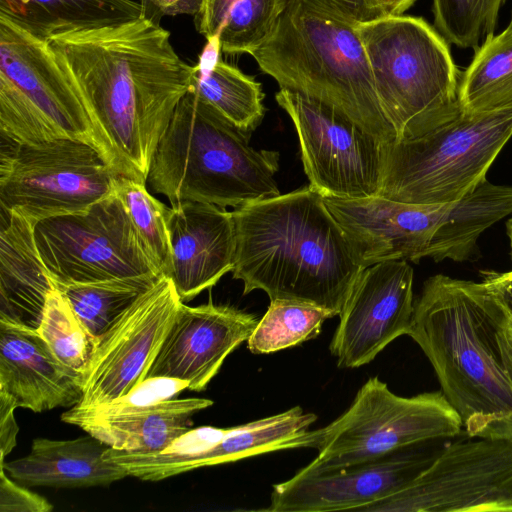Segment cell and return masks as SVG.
<instances>
[{
	"label": "cell",
	"instance_id": "obj_20",
	"mask_svg": "<svg viewBox=\"0 0 512 512\" xmlns=\"http://www.w3.org/2000/svg\"><path fill=\"white\" fill-rule=\"evenodd\" d=\"M171 278L183 303L215 286L232 271L235 232L232 212L214 204L183 201L168 213Z\"/></svg>",
	"mask_w": 512,
	"mask_h": 512
},
{
	"label": "cell",
	"instance_id": "obj_39",
	"mask_svg": "<svg viewBox=\"0 0 512 512\" xmlns=\"http://www.w3.org/2000/svg\"><path fill=\"white\" fill-rule=\"evenodd\" d=\"M360 22L383 17L373 0H331Z\"/></svg>",
	"mask_w": 512,
	"mask_h": 512
},
{
	"label": "cell",
	"instance_id": "obj_30",
	"mask_svg": "<svg viewBox=\"0 0 512 512\" xmlns=\"http://www.w3.org/2000/svg\"><path fill=\"white\" fill-rule=\"evenodd\" d=\"M335 315L324 308L289 300H273L247 340L253 354H270L316 338L322 324Z\"/></svg>",
	"mask_w": 512,
	"mask_h": 512
},
{
	"label": "cell",
	"instance_id": "obj_24",
	"mask_svg": "<svg viewBox=\"0 0 512 512\" xmlns=\"http://www.w3.org/2000/svg\"><path fill=\"white\" fill-rule=\"evenodd\" d=\"M108 447L91 435L72 440L37 438L26 456L0 464L26 487L105 486L128 476L120 465L105 459Z\"/></svg>",
	"mask_w": 512,
	"mask_h": 512
},
{
	"label": "cell",
	"instance_id": "obj_43",
	"mask_svg": "<svg viewBox=\"0 0 512 512\" xmlns=\"http://www.w3.org/2000/svg\"><path fill=\"white\" fill-rule=\"evenodd\" d=\"M508 26H511L512 27V13H511V19H510V22H509V25Z\"/></svg>",
	"mask_w": 512,
	"mask_h": 512
},
{
	"label": "cell",
	"instance_id": "obj_31",
	"mask_svg": "<svg viewBox=\"0 0 512 512\" xmlns=\"http://www.w3.org/2000/svg\"><path fill=\"white\" fill-rule=\"evenodd\" d=\"M114 192L125 207L133 227L150 261L160 276L169 277L172 251L168 228L170 207L155 198L146 186L118 176Z\"/></svg>",
	"mask_w": 512,
	"mask_h": 512
},
{
	"label": "cell",
	"instance_id": "obj_33",
	"mask_svg": "<svg viewBox=\"0 0 512 512\" xmlns=\"http://www.w3.org/2000/svg\"><path fill=\"white\" fill-rule=\"evenodd\" d=\"M506 0H433L434 27L448 43L474 51L494 34Z\"/></svg>",
	"mask_w": 512,
	"mask_h": 512
},
{
	"label": "cell",
	"instance_id": "obj_29",
	"mask_svg": "<svg viewBox=\"0 0 512 512\" xmlns=\"http://www.w3.org/2000/svg\"><path fill=\"white\" fill-rule=\"evenodd\" d=\"M193 67L191 88L228 121L251 134L265 112L261 84L222 60L208 71Z\"/></svg>",
	"mask_w": 512,
	"mask_h": 512
},
{
	"label": "cell",
	"instance_id": "obj_21",
	"mask_svg": "<svg viewBox=\"0 0 512 512\" xmlns=\"http://www.w3.org/2000/svg\"><path fill=\"white\" fill-rule=\"evenodd\" d=\"M213 405L206 398L131 404L116 399L95 407L73 406L61 419L107 446L130 453L163 451L191 430L192 416Z\"/></svg>",
	"mask_w": 512,
	"mask_h": 512
},
{
	"label": "cell",
	"instance_id": "obj_1",
	"mask_svg": "<svg viewBox=\"0 0 512 512\" xmlns=\"http://www.w3.org/2000/svg\"><path fill=\"white\" fill-rule=\"evenodd\" d=\"M170 37L140 17L48 40L86 107L103 158L117 175L143 183L192 84L194 67L179 57Z\"/></svg>",
	"mask_w": 512,
	"mask_h": 512
},
{
	"label": "cell",
	"instance_id": "obj_14",
	"mask_svg": "<svg viewBox=\"0 0 512 512\" xmlns=\"http://www.w3.org/2000/svg\"><path fill=\"white\" fill-rule=\"evenodd\" d=\"M317 420L299 406L242 425L190 430L163 451L130 453L109 447L105 458L144 481H159L197 468L264 453L314 448L319 432L309 430Z\"/></svg>",
	"mask_w": 512,
	"mask_h": 512
},
{
	"label": "cell",
	"instance_id": "obj_4",
	"mask_svg": "<svg viewBox=\"0 0 512 512\" xmlns=\"http://www.w3.org/2000/svg\"><path fill=\"white\" fill-rule=\"evenodd\" d=\"M359 24L331 0H287L270 35L249 55L280 88L390 141L395 133L378 102Z\"/></svg>",
	"mask_w": 512,
	"mask_h": 512
},
{
	"label": "cell",
	"instance_id": "obj_44",
	"mask_svg": "<svg viewBox=\"0 0 512 512\" xmlns=\"http://www.w3.org/2000/svg\"><path fill=\"white\" fill-rule=\"evenodd\" d=\"M510 316H511V322H512V313L510 312Z\"/></svg>",
	"mask_w": 512,
	"mask_h": 512
},
{
	"label": "cell",
	"instance_id": "obj_10",
	"mask_svg": "<svg viewBox=\"0 0 512 512\" xmlns=\"http://www.w3.org/2000/svg\"><path fill=\"white\" fill-rule=\"evenodd\" d=\"M462 429L459 414L442 391L402 397L371 377L341 416L318 429V455L303 468H342L414 444L455 437Z\"/></svg>",
	"mask_w": 512,
	"mask_h": 512
},
{
	"label": "cell",
	"instance_id": "obj_3",
	"mask_svg": "<svg viewBox=\"0 0 512 512\" xmlns=\"http://www.w3.org/2000/svg\"><path fill=\"white\" fill-rule=\"evenodd\" d=\"M503 300L483 281L436 274L414 303L409 335L431 363L466 436L512 417V376L497 341Z\"/></svg>",
	"mask_w": 512,
	"mask_h": 512
},
{
	"label": "cell",
	"instance_id": "obj_42",
	"mask_svg": "<svg viewBox=\"0 0 512 512\" xmlns=\"http://www.w3.org/2000/svg\"><path fill=\"white\" fill-rule=\"evenodd\" d=\"M506 235L509 242V254L512 262V216L506 221Z\"/></svg>",
	"mask_w": 512,
	"mask_h": 512
},
{
	"label": "cell",
	"instance_id": "obj_38",
	"mask_svg": "<svg viewBox=\"0 0 512 512\" xmlns=\"http://www.w3.org/2000/svg\"><path fill=\"white\" fill-rule=\"evenodd\" d=\"M497 341L504 366L512 376V322L510 310L505 303L498 321Z\"/></svg>",
	"mask_w": 512,
	"mask_h": 512
},
{
	"label": "cell",
	"instance_id": "obj_2",
	"mask_svg": "<svg viewBox=\"0 0 512 512\" xmlns=\"http://www.w3.org/2000/svg\"><path fill=\"white\" fill-rule=\"evenodd\" d=\"M231 212V272L244 295L259 289L339 316L364 268L321 194L308 185Z\"/></svg>",
	"mask_w": 512,
	"mask_h": 512
},
{
	"label": "cell",
	"instance_id": "obj_15",
	"mask_svg": "<svg viewBox=\"0 0 512 512\" xmlns=\"http://www.w3.org/2000/svg\"><path fill=\"white\" fill-rule=\"evenodd\" d=\"M512 477V443L468 437L443 447L417 477L361 512H486Z\"/></svg>",
	"mask_w": 512,
	"mask_h": 512
},
{
	"label": "cell",
	"instance_id": "obj_23",
	"mask_svg": "<svg viewBox=\"0 0 512 512\" xmlns=\"http://www.w3.org/2000/svg\"><path fill=\"white\" fill-rule=\"evenodd\" d=\"M0 322L36 330L50 291L55 287L38 251L35 224L1 210Z\"/></svg>",
	"mask_w": 512,
	"mask_h": 512
},
{
	"label": "cell",
	"instance_id": "obj_11",
	"mask_svg": "<svg viewBox=\"0 0 512 512\" xmlns=\"http://www.w3.org/2000/svg\"><path fill=\"white\" fill-rule=\"evenodd\" d=\"M6 141L7 147L2 144L0 156L3 211L18 213L36 224L56 216L83 213L114 193L119 175L96 148L85 142Z\"/></svg>",
	"mask_w": 512,
	"mask_h": 512
},
{
	"label": "cell",
	"instance_id": "obj_9",
	"mask_svg": "<svg viewBox=\"0 0 512 512\" xmlns=\"http://www.w3.org/2000/svg\"><path fill=\"white\" fill-rule=\"evenodd\" d=\"M0 130L19 144L71 139L101 153L86 107L48 41L2 16Z\"/></svg>",
	"mask_w": 512,
	"mask_h": 512
},
{
	"label": "cell",
	"instance_id": "obj_22",
	"mask_svg": "<svg viewBox=\"0 0 512 512\" xmlns=\"http://www.w3.org/2000/svg\"><path fill=\"white\" fill-rule=\"evenodd\" d=\"M84 381L35 330L0 322V400L34 412L73 407Z\"/></svg>",
	"mask_w": 512,
	"mask_h": 512
},
{
	"label": "cell",
	"instance_id": "obj_40",
	"mask_svg": "<svg viewBox=\"0 0 512 512\" xmlns=\"http://www.w3.org/2000/svg\"><path fill=\"white\" fill-rule=\"evenodd\" d=\"M198 62L194 65L198 71H208L214 68L221 61L220 54L222 52L221 42L218 36L206 38Z\"/></svg>",
	"mask_w": 512,
	"mask_h": 512
},
{
	"label": "cell",
	"instance_id": "obj_6",
	"mask_svg": "<svg viewBox=\"0 0 512 512\" xmlns=\"http://www.w3.org/2000/svg\"><path fill=\"white\" fill-rule=\"evenodd\" d=\"M381 110L396 140L422 136L458 117L462 72L446 39L421 17L360 22Z\"/></svg>",
	"mask_w": 512,
	"mask_h": 512
},
{
	"label": "cell",
	"instance_id": "obj_5",
	"mask_svg": "<svg viewBox=\"0 0 512 512\" xmlns=\"http://www.w3.org/2000/svg\"><path fill=\"white\" fill-rule=\"evenodd\" d=\"M250 136L190 88L156 147L146 186L171 205L236 208L277 196L279 153L254 149Z\"/></svg>",
	"mask_w": 512,
	"mask_h": 512
},
{
	"label": "cell",
	"instance_id": "obj_34",
	"mask_svg": "<svg viewBox=\"0 0 512 512\" xmlns=\"http://www.w3.org/2000/svg\"><path fill=\"white\" fill-rule=\"evenodd\" d=\"M11 480L0 469V510L1 512H49L53 506L43 497Z\"/></svg>",
	"mask_w": 512,
	"mask_h": 512
},
{
	"label": "cell",
	"instance_id": "obj_16",
	"mask_svg": "<svg viewBox=\"0 0 512 512\" xmlns=\"http://www.w3.org/2000/svg\"><path fill=\"white\" fill-rule=\"evenodd\" d=\"M182 303L171 278L160 276L99 340L77 406L110 403L144 382Z\"/></svg>",
	"mask_w": 512,
	"mask_h": 512
},
{
	"label": "cell",
	"instance_id": "obj_18",
	"mask_svg": "<svg viewBox=\"0 0 512 512\" xmlns=\"http://www.w3.org/2000/svg\"><path fill=\"white\" fill-rule=\"evenodd\" d=\"M413 279L407 260L380 262L361 271L329 345L339 367L365 365L396 338L409 335Z\"/></svg>",
	"mask_w": 512,
	"mask_h": 512
},
{
	"label": "cell",
	"instance_id": "obj_37",
	"mask_svg": "<svg viewBox=\"0 0 512 512\" xmlns=\"http://www.w3.org/2000/svg\"><path fill=\"white\" fill-rule=\"evenodd\" d=\"M480 275L481 281L505 302L512 313V270L505 272L482 270Z\"/></svg>",
	"mask_w": 512,
	"mask_h": 512
},
{
	"label": "cell",
	"instance_id": "obj_8",
	"mask_svg": "<svg viewBox=\"0 0 512 512\" xmlns=\"http://www.w3.org/2000/svg\"><path fill=\"white\" fill-rule=\"evenodd\" d=\"M363 268L391 260L465 261L476 247L482 211L471 195L445 204L400 202L375 195L323 197Z\"/></svg>",
	"mask_w": 512,
	"mask_h": 512
},
{
	"label": "cell",
	"instance_id": "obj_13",
	"mask_svg": "<svg viewBox=\"0 0 512 512\" xmlns=\"http://www.w3.org/2000/svg\"><path fill=\"white\" fill-rule=\"evenodd\" d=\"M275 99L296 129L312 189L323 197L343 199L379 195L384 141L300 93L280 88Z\"/></svg>",
	"mask_w": 512,
	"mask_h": 512
},
{
	"label": "cell",
	"instance_id": "obj_25",
	"mask_svg": "<svg viewBox=\"0 0 512 512\" xmlns=\"http://www.w3.org/2000/svg\"><path fill=\"white\" fill-rule=\"evenodd\" d=\"M0 16L35 37L124 24L142 17L134 0H0Z\"/></svg>",
	"mask_w": 512,
	"mask_h": 512
},
{
	"label": "cell",
	"instance_id": "obj_28",
	"mask_svg": "<svg viewBox=\"0 0 512 512\" xmlns=\"http://www.w3.org/2000/svg\"><path fill=\"white\" fill-rule=\"evenodd\" d=\"M159 277L145 274L54 285L98 344L102 336Z\"/></svg>",
	"mask_w": 512,
	"mask_h": 512
},
{
	"label": "cell",
	"instance_id": "obj_36",
	"mask_svg": "<svg viewBox=\"0 0 512 512\" xmlns=\"http://www.w3.org/2000/svg\"><path fill=\"white\" fill-rule=\"evenodd\" d=\"M16 408L11 404L0 400V448L1 461L8 455L16 445L18 426L14 417Z\"/></svg>",
	"mask_w": 512,
	"mask_h": 512
},
{
	"label": "cell",
	"instance_id": "obj_35",
	"mask_svg": "<svg viewBox=\"0 0 512 512\" xmlns=\"http://www.w3.org/2000/svg\"><path fill=\"white\" fill-rule=\"evenodd\" d=\"M142 17L155 24L165 16L181 14L195 16L203 6L204 0H140Z\"/></svg>",
	"mask_w": 512,
	"mask_h": 512
},
{
	"label": "cell",
	"instance_id": "obj_19",
	"mask_svg": "<svg viewBox=\"0 0 512 512\" xmlns=\"http://www.w3.org/2000/svg\"><path fill=\"white\" fill-rule=\"evenodd\" d=\"M258 322L256 315L234 306L182 303L145 380L178 379L186 381L189 390H205Z\"/></svg>",
	"mask_w": 512,
	"mask_h": 512
},
{
	"label": "cell",
	"instance_id": "obj_7",
	"mask_svg": "<svg viewBox=\"0 0 512 512\" xmlns=\"http://www.w3.org/2000/svg\"><path fill=\"white\" fill-rule=\"evenodd\" d=\"M511 137L512 108H507L461 112L422 136L385 141L379 195L424 205L458 201L487 180Z\"/></svg>",
	"mask_w": 512,
	"mask_h": 512
},
{
	"label": "cell",
	"instance_id": "obj_27",
	"mask_svg": "<svg viewBox=\"0 0 512 512\" xmlns=\"http://www.w3.org/2000/svg\"><path fill=\"white\" fill-rule=\"evenodd\" d=\"M462 112L512 108V27L488 37L476 50L459 84Z\"/></svg>",
	"mask_w": 512,
	"mask_h": 512
},
{
	"label": "cell",
	"instance_id": "obj_41",
	"mask_svg": "<svg viewBox=\"0 0 512 512\" xmlns=\"http://www.w3.org/2000/svg\"><path fill=\"white\" fill-rule=\"evenodd\" d=\"M383 17L403 15L416 0H373Z\"/></svg>",
	"mask_w": 512,
	"mask_h": 512
},
{
	"label": "cell",
	"instance_id": "obj_32",
	"mask_svg": "<svg viewBox=\"0 0 512 512\" xmlns=\"http://www.w3.org/2000/svg\"><path fill=\"white\" fill-rule=\"evenodd\" d=\"M35 331L61 362L85 376L97 342L56 287L47 297Z\"/></svg>",
	"mask_w": 512,
	"mask_h": 512
},
{
	"label": "cell",
	"instance_id": "obj_26",
	"mask_svg": "<svg viewBox=\"0 0 512 512\" xmlns=\"http://www.w3.org/2000/svg\"><path fill=\"white\" fill-rule=\"evenodd\" d=\"M287 0H204L194 16L205 38L218 36L222 52L250 54L272 32Z\"/></svg>",
	"mask_w": 512,
	"mask_h": 512
},
{
	"label": "cell",
	"instance_id": "obj_12",
	"mask_svg": "<svg viewBox=\"0 0 512 512\" xmlns=\"http://www.w3.org/2000/svg\"><path fill=\"white\" fill-rule=\"evenodd\" d=\"M34 237L54 284L160 276L115 192L83 213L37 222Z\"/></svg>",
	"mask_w": 512,
	"mask_h": 512
},
{
	"label": "cell",
	"instance_id": "obj_17",
	"mask_svg": "<svg viewBox=\"0 0 512 512\" xmlns=\"http://www.w3.org/2000/svg\"><path fill=\"white\" fill-rule=\"evenodd\" d=\"M427 441L342 468L308 471L273 485L269 512L359 511L410 483L443 447Z\"/></svg>",
	"mask_w": 512,
	"mask_h": 512
}]
</instances>
